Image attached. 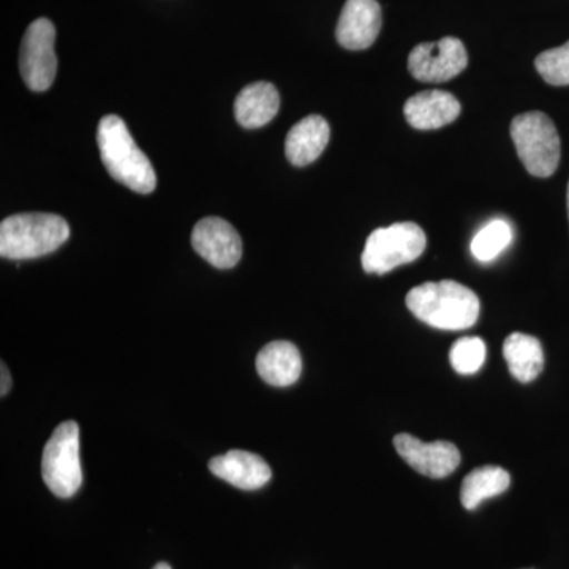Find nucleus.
<instances>
[{"label":"nucleus","mask_w":569,"mask_h":569,"mask_svg":"<svg viewBox=\"0 0 569 569\" xmlns=\"http://www.w3.org/2000/svg\"><path fill=\"white\" fill-rule=\"evenodd\" d=\"M407 307L422 323L443 331L471 328L479 317L478 296L452 280L419 284L407 295Z\"/></svg>","instance_id":"nucleus-1"},{"label":"nucleus","mask_w":569,"mask_h":569,"mask_svg":"<svg viewBox=\"0 0 569 569\" xmlns=\"http://www.w3.org/2000/svg\"><path fill=\"white\" fill-rule=\"evenodd\" d=\"M97 142L104 168L116 181L137 193L156 190V170L119 116H104L97 130Z\"/></svg>","instance_id":"nucleus-2"},{"label":"nucleus","mask_w":569,"mask_h":569,"mask_svg":"<svg viewBox=\"0 0 569 569\" xmlns=\"http://www.w3.org/2000/svg\"><path fill=\"white\" fill-rule=\"evenodd\" d=\"M69 238V223L61 216L14 213L0 223V254L7 260H32L54 252Z\"/></svg>","instance_id":"nucleus-3"},{"label":"nucleus","mask_w":569,"mask_h":569,"mask_svg":"<svg viewBox=\"0 0 569 569\" xmlns=\"http://www.w3.org/2000/svg\"><path fill=\"white\" fill-rule=\"evenodd\" d=\"M520 162L531 176L549 178L559 168L561 144L556 123L541 111L523 112L511 122Z\"/></svg>","instance_id":"nucleus-4"},{"label":"nucleus","mask_w":569,"mask_h":569,"mask_svg":"<svg viewBox=\"0 0 569 569\" xmlns=\"http://www.w3.org/2000/svg\"><path fill=\"white\" fill-rule=\"evenodd\" d=\"M427 238L413 222L378 228L367 239L361 263L367 274L383 276L399 266L411 263L425 253Z\"/></svg>","instance_id":"nucleus-5"},{"label":"nucleus","mask_w":569,"mask_h":569,"mask_svg":"<svg viewBox=\"0 0 569 569\" xmlns=\"http://www.w3.org/2000/svg\"><path fill=\"white\" fill-rule=\"evenodd\" d=\"M41 477L56 497H73L81 488L80 426L77 422L66 421L56 427L43 449Z\"/></svg>","instance_id":"nucleus-6"},{"label":"nucleus","mask_w":569,"mask_h":569,"mask_svg":"<svg viewBox=\"0 0 569 569\" xmlns=\"http://www.w3.org/2000/svg\"><path fill=\"white\" fill-rule=\"evenodd\" d=\"M56 28L47 18L33 21L22 39L20 71L26 86L33 92L51 88L58 73V56L54 51Z\"/></svg>","instance_id":"nucleus-7"},{"label":"nucleus","mask_w":569,"mask_h":569,"mask_svg":"<svg viewBox=\"0 0 569 569\" xmlns=\"http://www.w3.org/2000/svg\"><path fill=\"white\" fill-rule=\"evenodd\" d=\"M462 41L445 37L436 43H421L408 56V70L422 82H447L467 69Z\"/></svg>","instance_id":"nucleus-8"},{"label":"nucleus","mask_w":569,"mask_h":569,"mask_svg":"<svg viewBox=\"0 0 569 569\" xmlns=\"http://www.w3.org/2000/svg\"><path fill=\"white\" fill-rule=\"evenodd\" d=\"M192 246L213 268H234L242 257L241 236L233 224L219 217H206L194 224Z\"/></svg>","instance_id":"nucleus-9"},{"label":"nucleus","mask_w":569,"mask_h":569,"mask_svg":"<svg viewBox=\"0 0 569 569\" xmlns=\"http://www.w3.org/2000/svg\"><path fill=\"white\" fill-rule=\"evenodd\" d=\"M395 448L408 466L427 478H447L460 463L459 449L449 441L425 443L410 433H399L395 437Z\"/></svg>","instance_id":"nucleus-10"},{"label":"nucleus","mask_w":569,"mask_h":569,"mask_svg":"<svg viewBox=\"0 0 569 569\" xmlns=\"http://www.w3.org/2000/svg\"><path fill=\"white\" fill-rule=\"evenodd\" d=\"M381 29V7L377 0H347L337 24V41L351 51L367 50Z\"/></svg>","instance_id":"nucleus-11"},{"label":"nucleus","mask_w":569,"mask_h":569,"mask_svg":"<svg viewBox=\"0 0 569 569\" xmlns=\"http://www.w3.org/2000/svg\"><path fill=\"white\" fill-rule=\"evenodd\" d=\"M209 470L217 478L242 490L263 488L272 478L271 467L260 456L239 449L209 460Z\"/></svg>","instance_id":"nucleus-12"},{"label":"nucleus","mask_w":569,"mask_h":569,"mask_svg":"<svg viewBox=\"0 0 569 569\" xmlns=\"http://www.w3.org/2000/svg\"><path fill=\"white\" fill-rule=\"evenodd\" d=\"M462 107L452 93L425 91L407 100L403 112L413 129L437 130L459 118Z\"/></svg>","instance_id":"nucleus-13"},{"label":"nucleus","mask_w":569,"mask_h":569,"mask_svg":"<svg viewBox=\"0 0 569 569\" xmlns=\"http://www.w3.org/2000/svg\"><path fill=\"white\" fill-rule=\"evenodd\" d=\"M331 129L321 116H307L293 126L284 141V156L295 167L316 162L328 146Z\"/></svg>","instance_id":"nucleus-14"},{"label":"nucleus","mask_w":569,"mask_h":569,"mask_svg":"<svg viewBox=\"0 0 569 569\" xmlns=\"http://www.w3.org/2000/svg\"><path fill=\"white\" fill-rule=\"evenodd\" d=\"M257 372L272 387H291L302 372V359L298 347L287 340L268 343L257 356Z\"/></svg>","instance_id":"nucleus-15"},{"label":"nucleus","mask_w":569,"mask_h":569,"mask_svg":"<svg viewBox=\"0 0 569 569\" xmlns=\"http://www.w3.org/2000/svg\"><path fill=\"white\" fill-rule=\"evenodd\" d=\"M280 96L271 82H253L239 92L234 102L236 121L246 129H260L276 118Z\"/></svg>","instance_id":"nucleus-16"},{"label":"nucleus","mask_w":569,"mask_h":569,"mask_svg":"<svg viewBox=\"0 0 569 569\" xmlns=\"http://www.w3.org/2000/svg\"><path fill=\"white\" fill-rule=\"evenodd\" d=\"M503 356L507 359L509 372L520 381L530 383L539 377L545 367V351L537 337L515 332L507 337L503 343Z\"/></svg>","instance_id":"nucleus-17"},{"label":"nucleus","mask_w":569,"mask_h":569,"mask_svg":"<svg viewBox=\"0 0 569 569\" xmlns=\"http://www.w3.org/2000/svg\"><path fill=\"white\" fill-rule=\"evenodd\" d=\"M511 477L505 468L486 466L468 473L460 489V501L468 511L477 509L488 498L507 492Z\"/></svg>","instance_id":"nucleus-18"},{"label":"nucleus","mask_w":569,"mask_h":569,"mask_svg":"<svg viewBox=\"0 0 569 569\" xmlns=\"http://www.w3.org/2000/svg\"><path fill=\"white\" fill-rule=\"evenodd\" d=\"M512 241L511 224L503 219H496L482 227L471 241V253L481 263L496 260L498 254Z\"/></svg>","instance_id":"nucleus-19"},{"label":"nucleus","mask_w":569,"mask_h":569,"mask_svg":"<svg viewBox=\"0 0 569 569\" xmlns=\"http://www.w3.org/2000/svg\"><path fill=\"white\" fill-rule=\"evenodd\" d=\"M485 340L479 337H463L449 350V362L460 376H473L486 362Z\"/></svg>","instance_id":"nucleus-20"},{"label":"nucleus","mask_w":569,"mask_h":569,"mask_svg":"<svg viewBox=\"0 0 569 569\" xmlns=\"http://www.w3.org/2000/svg\"><path fill=\"white\" fill-rule=\"evenodd\" d=\"M535 67L548 84L569 86V41L563 47L541 52Z\"/></svg>","instance_id":"nucleus-21"},{"label":"nucleus","mask_w":569,"mask_h":569,"mask_svg":"<svg viewBox=\"0 0 569 569\" xmlns=\"http://www.w3.org/2000/svg\"><path fill=\"white\" fill-rule=\"evenodd\" d=\"M0 372H2V388H0V396L6 397L9 395L11 389V377L6 362H2V369H0Z\"/></svg>","instance_id":"nucleus-22"},{"label":"nucleus","mask_w":569,"mask_h":569,"mask_svg":"<svg viewBox=\"0 0 569 569\" xmlns=\"http://www.w3.org/2000/svg\"><path fill=\"white\" fill-rule=\"evenodd\" d=\"M152 569H173V568H171L170 565L164 563V561H160V563H157L156 567H153Z\"/></svg>","instance_id":"nucleus-23"},{"label":"nucleus","mask_w":569,"mask_h":569,"mask_svg":"<svg viewBox=\"0 0 569 569\" xmlns=\"http://www.w3.org/2000/svg\"><path fill=\"white\" fill-rule=\"evenodd\" d=\"M568 219H569V183H568Z\"/></svg>","instance_id":"nucleus-24"}]
</instances>
